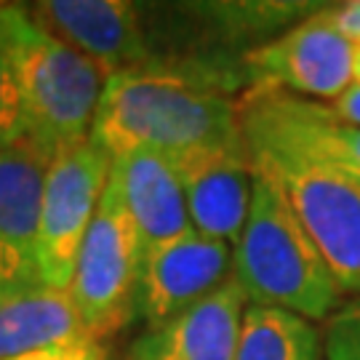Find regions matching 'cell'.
<instances>
[{
    "label": "cell",
    "mask_w": 360,
    "mask_h": 360,
    "mask_svg": "<svg viewBox=\"0 0 360 360\" xmlns=\"http://www.w3.org/2000/svg\"><path fill=\"white\" fill-rule=\"evenodd\" d=\"M254 176L251 211L232 248V278L248 307L283 309L309 323H326L347 296L281 190Z\"/></svg>",
    "instance_id": "7a4b0ae2"
},
{
    "label": "cell",
    "mask_w": 360,
    "mask_h": 360,
    "mask_svg": "<svg viewBox=\"0 0 360 360\" xmlns=\"http://www.w3.org/2000/svg\"><path fill=\"white\" fill-rule=\"evenodd\" d=\"M142 251L115 179L104 190L86 240L80 245L70 294L91 334L115 336L136 318Z\"/></svg>",
    "instance_id": "5b68a950"
},
{
    "label": "cell",
    "mask_w": 360,
    "mask_h": 360,
    "mask_svg": "<svg viewBox=\"0 0 360 360\" xmlns=\"http://www.w3.org/2000/svg\"><path fill=\"white\" fill-rule=\"evenodd\" d=\"M328 107L334 110L336 117L347 120L352 126H360V86H349L339 99L328 102Z\"/></svg>",
    "instance_id": "44dd1931"
},
{
    "label": "cell",
    "mask_w": 360,
    "mask_h": 360,
    "mask_svg": "<svg viewBox=\"0 0 360 360\" xmlns=\"http://www.w3.org/2000/svg\"><path fill=\"white\" fill-rule=\"evenodd\" d=\"M30 22L67 49L89 56L110 75L150 62L147 35L126 0H35L25 3Z\"/></svg>",
    "instance_id": "30bf717a"
},
{
    "label": "cell",
    "mask_w": 360,
    "mask_h": 360,
    "mask_svg": "<svg viewBox=\"0 0 360 360\" xmlns=\"http://www.w3.org/2000/svg\"><path fill=\"white\" fill-rule=\"evenodd\" d=\"M323 334L315 323L283 309L248 307L235 360H321Z\"/></svg>",
    "instance_id": "2e32d148"
},
{
    "label": "cell",
    "mask_w": 360,
    "mask_h": 360,
    "mask_svg": "<svg viewBox=\"0 0 360 360\" xmlns=\"http://www.w3.org/2000/svg\"><path fill=\"white\" fill-rule=\"evenodd\" d=\"M46 168L22 136L0 147V294L46 283L38 259Z\"/></svg>",
    "instance_id": "8fae6325"
},
{
    "label": "cell",
    "mask_w": 360,
    "mask_h": 360,
    "mask_svg": "<svg viewBox=\"0 0 360 360\" xmlns=\"http://www.w3.org/2000/svg\"><path fill=\"white\" fill-rule=\"evenodd\" d=\"M8 360H110V355L104 349V342H86V345L43 349V352H32V355H22V358Z\"/></svg>",
    "instance_id": "ffe728a7"
},
{
    "label": "cell",
    "mask_w": 360,
    "mask_h": 360,
    "mask_svg": "<svg viewBox=\"0 0 360 360\" xmlns=\"http://www.w3.org/2000/svg\"><path fill=\"white\" fill-rule=\"evenodd\" d=\"M254 174L272 181L339 281L360 299V179L272 142L243 136Z\"/></svg>",
    "instance_id": "277c9868"
},
{
    "label": "cell",
    "mask_w": 360,
    "mask_h": 360,
    "mask_svg": "<svg viewBox=\"0 0 360 360\" xmlns=\"http://www.w3.org/2000/svg\"><path fill=\"white\" fill-rule=\"evenodd\" d=\"M326 27H331L336 35L358 46L360 43V0H345V3H323L315 11Z\"/></svg>",
    "instance_id": "d6986e66"
},
{
    "label": "cell",
    "mask_w": 360,
    "mask_h": 360,
    "mask_svg": "<svg viewBox=\"0 0 360 360\" xmlns=\"http://www.w3.org/2000/svg\"><path fill=\"white\" fill-rule=\"evenodd\" d=\"M19 136V94L13 72L11 3H0V147Z\"/></svg>",
    "instance_id": "e0dca14e"
},
{
    "label": "cell",
    "mask_w": 360,
    "mask_h": 360,
    "mask_svg": "<svg viewBox=\"0 0 360 360\" xmlns=\"http://www.w3.org/2000/svg\"><path fill=\"white\" fill-rule=\"evenodd\" d=\"M232 278V245L187 232L142 259L136 318L158 328L206 302Z\"/></svg>",
    "instance_id": "9c48e42d"
},
{
    "label": "cell",
    "mask_w": 360,
    "mask_h": 360,
    "mask_svg": "<svg viewBox=\"0 0 360 360\" xmlns=\"http://www.w3.org/2000/svg\"><path fill=\"white\" fill-rule=\"evenodd\" d=\"M248 89H272L334 102L352 86V43L309 13L243 56Z\"/></svg>",
    "instance_id": "52a82bcc"
},
{
    "label": "cell",
    "mask_w": 360,
    "mask_h": 360,
    "mask_svg": "<svg viewBox=\"0 0 360 360\" xmlns=\"http://www.w3.org/2000/svg\"><path fill=\"white\" fill-rule=\"evenodd\" d=\"M245 294L235 278L181 318L147 328L129 349V360H235Z\"/></svg>",
    "instance_id": "5bb4252c"
},
{
    "label": "cell",
    "mask_w": 360,
    "mask_h": 360,
    "mask_svg": "<svg viewBox=\"0 0 360 360\" xmlns=\"http://www.w3.org/2000/svg\"><path fill=\"white\" fill-rule=\"evenodd\" d=\"M352 86H360V43L352 46Z\"/></svg>",
    "instance_id": "7402d4cb"
},
{
    "label": "cell",
    "mask_w": 360,
    "mask_h": 360,
    "mask_svg": "<svg viewBox=\"0 0 360 360\" xmlns=\"http://www.w3.org/2000/svg\"><path fill=\"white\" fill-rule=\"evenodd\" d=\"M11 40L19 136L51 163L91 139L110 72L38 30L16 3H11Z\"/></svg>",
    "instance_id": "3957f363"
},
{
    "label": "cell",
    "mask_w": 360,
    "mask_h": 360,
    "mask_svg": "<svg viewBox=\"0 0 360 360\" xmlns=\"http://www.w3.org/2000/svg\"><path fill=\"white\" fill-rule=\"evenodd\" d=\"M171 163L181 179L193 230L235 248L251 211L257 181L245 142L184 155Z\"/></svg>",
    "instance_id": "7c38bea8"
},
{
    "label": "cell",
    "mask_w": 360,
    "mask_h": 360,
    "mask_svg": "<svg viewBox=\"0 0 360 360\" xmlns=\"http://www.w3.org/2000/svg\"><path fill=\"white\" fill-rule=\"evenodd\" d=\"M112 179L129 208L142 259L193 232L181 179L171 158L155 150H129L112 158Z\"/></svg>",
    "instance_id": "4fadbf2b"
},
{
    "label": "cell",
    "mask_w": 360,
    "mask_h": 360,
    "mask_svg": "<svg viewBox=\"0 0 360 360\" xmlns=\"http://www.w3.org/2000/svg\"><path fill=\"white\" fill-rule=\"evenodd\" d=\"M99 342L86 326L70 288L49 283L0 294V360Z\"/></svg>",
    "instance_id": "9a60e30c"
},
{
    "label": "cell",
    "mask_w": 360,
    "mask_h": 360,
    "mask_svg": "<svg viewBox=\"0 0 360 360\" xmlns=\"http://www.w3.org/2000/svg\"><path fill=\"white\" fill-rule=\"evenodd\" d=\"M238 117L248 139L272 142L360 179V126L336 117L326 102L272 89H248L238 96Z\"/></svg>",
    "instance_id": "ba28073f"
},
{
    "label": "cell",
    "mask_w": 360,
    "mask_h": 360,
    "mask_svg": "<svg viewBox=\"0 0 360 360\" xmlns=\"http://www.w3.org/2000/svg\"><path fill=\"white\" fill-rule=\"evenodd\" d=\"M112 176V155L86 139L56 155L46 168L40 203L38 259L43 281L53 288H70L80 245Z\"/></svg>",
    "instance_id": "8992f818"
},
{
    "label": "cell",
    "mask_w": 360,
    "mask_h": 360,
    "mask_svg": "<svg viewBox=\"0 0 360 360\" xmlns=\"http://www.w3.org/2000/svg\"><path fill=\"white\" fill-rule=\"evenodd\" d=\"M235 80L206 65H142L110 75L91 139L107 153L155 150L171 160L243 144Z\"/></svg>",
    "instance_id": "6da1fadb"
},
{
    "label": "cell",
    "mask_w": 360,
    "mask_h": 360,
    "mask_svg": "<svg viewBox=\"0 0 360 360\" xmlns=\"http://www.w3.org/2000/svg\"><path fill=\"white\" fill-rule=\"evenodd\" d=\"M323 358L360 360V299H347L323 323Z\"/></svg>",
    "instance_id": "ac0fdd59"
}]
</instances>
